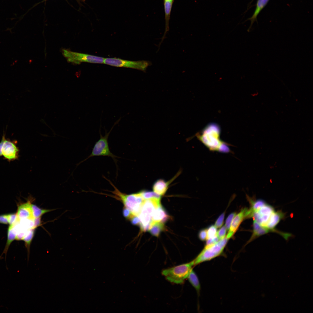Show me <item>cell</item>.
I'll return each mask as SVG.
<instances>
[{
	"instance_id": "9",
	"label": "cell",
	"mask_w": 313,
	"mask_h": 313,
	"mask_svg": "<svg viewBox=\"0 0 313 313\" xmlns=\"http://www.w3.org/2000/svg\"><path fill=\"white\" fill-rule=\"evenodd\" d=\"M2 139L3 140L2 153L4 159L9 162L18 159L19 150L17 145V140L12 141L9 138L6 139L4 131Z\"/></svg>"
},
{
	"instance_id": "29",
	"label": "cell",
	"mask_w": 313,
	"mask_h": 313,
	"mask_svg": "<svg viewBox=\"0 0 313 313\" xmlns=\"http://www.w3.org/2000/svg\"><path fill=\"white\" fill-rule=\"evenodd\" d=\"M123 215L125 218L128 219H130L135 216L133 214L130 210L125 207L123 209Z\"/></svg>"
},
{
	"instance_id": "12",
	"label": "cell",
	"mask_w": 313,
	"mask_h": 313,
	"mask_svg": "<svg viewBox=\"0 0 313 313\" xmlns=\"http://www.w3.org/2000/svg\"><path fill=\"white\" fill-rule=\"evenodd\" d=\"M31 204L30 201H28L18 207L17 213V219H34L32 215Z\"/></svg>"
},
{
	"instance_id": "3",
	"label": "cell",
	"mask_w": 313,
	"mask_h": 313,
	"mask_svg": "<svg viewBox=\"0 0 313 313\" xmlns=\"http://www.w3.org/2000/svg\"><path fill=\"white\" fill-rule=\"evenodd\" d=\"M193 266V260L189 263L163 269L161 273L170 282L181 284L188 278Z\"/></svg>"
},
{
	"instance_id": "36",
	"label": "cell",
	"mask_w": 313,
	"mask_h": 313,
	"mask_svg": "<svg viewBox=\"0 0 313 313\" xmlns=\"http://www.w3.org/2000/svg\"><path fill=\"white\" fill-rule=\"evenodd\" d=\"M83 1H85V0H83Z\"/></svg>"
},
{
	"instance_id": "10",
	"label": "cell",
	"mask_w": 313,
	"mask_h": 313,
	"mask_svg": "<svg viewBox=\"0 0 313 313\" xmlns=\"http://www.w3.org/2000/svg\"><path fill=\"white\" fill-rule=\"evenodd\" d=\"M275 211L273 207L266 203L258 210L250 213L248 218H252L253 220L265 227L272 214Z\"/></svg>"
},
{
	"instance_id": "1",
	"label": "cell",
	"mask_w": 313,
	"mask_h": 313,
	"mask_svg": "<svg viewBox=\"0 0 313 313\" xmlns=\"http://www.w3.org/2000/svg\"><path fill=\"white\" fill-rule=\"evenodd\" d=\"M219 127L214 123L207 125L196 136L198 139L210 150L228 153L230 149L227 143L220 139Z\"/></svg>"
},
{
	"instance_id": "11",
	"label": "cell",
	"mask_w": 313,
	"mask_h": 313,
	"mask_svg": "<svg viewBox=\"0 0 313 313\" xmlns=\"http://www.w3.org/2000/svg\"><path fill=\"white\" fill-rule=\"evenodd\" d=\"M248 210V209L244 208L234 217L226 236L228 239L231 237L236 232L243 219L247 218Z\"/></svg>"
},
{
	"instance_id": "4",
	"label": "cell",
	"mask_w": 313,
	"mask_h": 313,
	"mask_svg": "<svg viewBox=\"0 0 313 313\" xmlns=\"http://www.w3.org/2000/svg\"><path fill=\"white\" fill-rule=\"evenodd\" d=\"M160 199L151 198L145 200L138 216L140 226L143 231L148 230L152 223V217L155 209L160 205Z\"/></svg>"
},
{
	"instance_id": "30",
	"label": "cell",
	"mask_w": 313,
	"mask_h": 313,
	"mask_svg": "<svg viewBox=\"0 0 313 313\" xmlns=\"http://www.w3.org/2000/svg\"><path fill=\"white\" fill-rule=\"evenodd\" d=\"M199 239L204 241L207 239V229H203L200 231L198 234Z\"/></svg>"
},
{
	"instance_id": "28",
	"label": "cell",
	"mask_w": 313,
	"mask_h": 313,
	"mask_svg": "<svg viewBox=\"0 0 313 313\" xmlns=\"http://www.w3.org/2000/svg\"><path fill=\"white\" fill-rule=\"evenodd\" d=\"M8 223L10 225L13 224L17 219V214H7Z\"/></svg>"
},
{
	"instance_id": "7",
	"label": "cell",
	"mask_w": 313,
	"mask_h": 313,
	"mask_svg": "<svg viewBox=\"0 0 313 313\" xmlns=\"http://www.w3.org/2000/svg\"><path fill=\"white\" fill-rule=\"evenodd\" d=\"M62 52L63 55L68 62L74 64H79L82 62L103 63L104 58L103 57L72 52L66 49H63Z\"/></svg>"
},
{
	"instance_id": "14",
	"label": "cell",
	"mask_w": 313,
	"mask_h": 313,
	"mask_svg": "<svg viewBox=\"0 0 313 313\" xmlns=\"http://www.w3.org/2000/svg\"><path fill=\"white\" fill-rule=\"evenodd\" d=\"M173 2L167 0H164V9L165 13V28L163 36L159 46V47L165 38L167 32L169 30V22Z\"/></svg>"
},
{
	"instance_id": "19",
	"label": "cell",
	"mask_w": 313,
	"mask_h": 313,
	"mask_svg": "<svg viewBox=\"0 0 313 313\" xmlns=\"http://www.w3.org/2000/svg\"><path fill=\"white\" fill-rule=\"evenodd\" d=\"M165 230L164 223L157 222L151 224L149 230L153 236L158 237L161 232Z\"/></svg>"
},
{
	"instance_id": "5",
	"label": "cell",
	"mask_w": 313,
	"mask_h": 313,
	"mask_svg": "<svg viewBox=\"0 0 313 313\" xmlns=\"http://www.w3.org/2000/svg\"><path fill=\"white\" fill-rule=\"evenodd\" d=\"M121 119L120 118L114 123L109 132H107L105 130V134L102 136L101 133L100 129L99 130L100 138L95 143L92 149V152L90 155L84 160L81 161L77 164V166L81 163L86 160L94 156H108L111 157L116 163L117 160L116 158L117 157L113 154L109 149L108 142V138L110 134L115 125L118 123Z\"/></svg>"
},
{
	"instance_id": "24",
	"label": "cell",
	"mask_w": 313,
	"mask_h": 313,
	"mask_svg": "<svg viewBox=\"0 0 313 313\" xmlns=\"http://www.w3.org/2000/svg\"><path fill=\"white\" fill-rule=\"evenodd\" d=\"M217 232V228L214 225L210 226L207 229V239L212 238L216 236Z\"/></svg>"
},
{
	"instance_id": "32",
	"label": "cell",
	"mask_w": 313,
	"mask_h": 313,
	"mask_svg": "<svg viewBox=\"0 0 313 313\" xmlns=\"http://www.w3.org/2000/svg\"><path fill=\"white\" fill-rule=\"evenodd\" d=\"M131 222L133 225H139L140 223L139 219L137 216H134L130 219Z\"/></svg>"
},
{
	"instance_id": "25",
	"label": "cell",
	"mask_w": 313,
	"mask_h": 313,
	"mask_svg": "<svg viewBox=\"0 0 313 313\" xmlns=\"http://www.w3.org/2000/svg\"><path fill=\"white\" fill-rule=\"evenodd\" d=\"M236 214L235 212L232 213L230 214L227 218L225 221V225L227 230H228L229 229L232 221Z\"/></svg>"
},
{
	"instance_id": "23",
	"label": "cell",
	"mask_w": 313,
	"mask_h": 313,
	"mask_svg": "<svg viewBox=\"0 0 313 313\" xmlns=\"http://www.w3.org/2000/svg\"><path fill=\"white\" fill-rule=\"evenodd\" d=\"M140 192L145 200L153 198L160 199L161 196L154 192L143 190L140 191Z\"/></svg>"
},
{
	"instance_id": "26",
	"label": "cell",
	"mask_w": 313,
	"mask_h": 313,
	"mask_svg": "<svg viewBox=\"0 0 313 313\" xmlns=\"http://www.w3.org/2000/svg\"><path fill=\"white\" fill-rule=\"evenodd\" d=\"M227 229L225 225L222 227L217 232L216 235L219 240L222 239L225 237Z\"/></svg>"
},
{
	"instance_id": "17",
	"label": "cell",
	"mask_w": 313,
	"mask_h": 313,
	"mask_svg": "<svg viewBox=\"0 0 313 313\" xmlns=\"http://www.w3.org/2000/svg\"><path fill=\"white\" fill-rule=\"evenodd\" d=\"M169 184V182H166L162 179L156 181L153 186V192L158 195L161 196L166 192Z\"/></svg>"
},
{
	"instance_id": "8",
	"label": "cell",
	"mask_w": 313,
	"mask_h": 313,
	"mask_svg": "<svg viewBox=\"0 0 313 313\" xmlns=\"http://www.w3.org/2000/svg\"><path fill=\"white\" fill-rule=\"evenodd\" d=\"M103 63L114 66L136 69L145 72L151 64L147 61H133L115 58H104Z\"/></svg>"
},
{
	"instance_id": "2",
	"label": "cell",
	"mask_w": 313,
	"mask_h": 313,
	"mask_svg": "<svg viewBox=\"0 0 313 313\" xmlns=\"http://www.w3.org/2000/svg\"><path fill=\"white\" fill-rule=\"evenodd\" d=\"M104 178L106 179L105 177ZM114 188L112 192L118 199H120L124 204L135 216L139 214L145 200L143 198L140 191L135 193L126 194L122 193L109 180L106 178Z\"/></svg>"
},
{
	"instance_id": "34",
	"label": "cell",
	"mask_w": 313,
	"mask_h": 313,
	"mask_svg": "<svg viewBox=\"0 0 313 313\" xmlns=\"http://www.w3.org/2000/svg\"><path fill=\"white\" fill-rule=\"evenodd\" d=\"M3 144V140L1 139V141L0 142V156H2V149Z\"/></svg>"
},
{
	"instance_id": "15",
	"label": "cell",
	"mask_w": 313,
	"mask_h": 313,
	"mask_svg": "<svg viewBox=\"0 0 313 313\" xmlns=\"http://www.w3.org/2000/svg\"><path fill=\"white\" fill-rule=\"evenodd\" d=\"M170 218V216L160 204L155 209L153 213L152 223L157 222H161L164 223L168 220Z\"/></svg>"
},
{
	"instance_id": "18",
	"label": "cell",
	"mask_w": 313,
	"mask_h": 313,
	"mask_svg": "<svg viewBox=\"0 0 313 313\" xmlns=\"http://www.w3.org/2000/svg\"><path fill=\"white\" fill-rule=\"evenodd\" d=\"M17 232L13 224L10 225L9 227L8 231L7 240L6 246L1 255L0 256V259L2 255L4 254L5 255V261L6 259V255L7 251L10 245L12 242L16 239Z\"/></svg>"
},
{
	"instance_id": "13",
	"label": "cell",
	"mask_w": 313,
	"mask_h": 313,
	"mask_svg": "<svg viewBox=\"0 0 313 313\" xmlns=\"http://www.w3.org/2000/svg\"><path fill=\"white\" fill-rule=\"evenodd\" d=\"M253 233L248 241L247 244L258 237L270 232H274L273 231L261 225L254 220L253 221Z\"/></svg>"
},
{
	"instance_id": "33",
	"label": "cell",
	"mask_w": 313,
	"mask_h": 313,
	"mask_svg": "<svg viewBox=\"0 0 313 313\" xmlns=\"http://www.w3.org/2000/svg\"><path fill=\"white\" fill-rule=\"evenodd\" d=\"M0 223L6 224L8 223L7 214L0 215Z\"/></svg>"
},
{
	"instance_id": "20",
	"label": "cell",
	"mask_w": 313,
	"mask_h": 313,
	"mask_svg": "<svg viewBox=\"0 0 313 313\" xmlns=\"http://www.w3.org/2000/svg\"><path fill=\"white\" fill-rule=\"evenodd\" d=\"M187 278L198 293L199 292L201 289L200 283L198 276L193 269L191 270Z\"/></svg>"
},
{
	"instance_id": "6",
	"label": "cell",
	"mask_w": 313,
	"mask_h": 313,
	"mask_svg": "<svg viewBox=\"0 0 313 313\" xmlns=\"http://www.w3.org/2000/svg\"><path fill=\"white\" fill-rule=\"evenodd\" d=\"M228 240L225 237L219 240L213 245L205 246L202 251L193 260L194 265L210 260L219 256L223 251Z\"/></svg>"
},
{
	"instance_id": "21",
	"label": "cell",
	"mask_w": 313,
	"mask_h": 313,
	"mask_svg": "<svg viewBox=\"0 0 313 313\" xmlns=\"http://www.w3.org/2000/svg\"><path fill=\"white\" fill-rule=\"evenodd\" d=\"M35 229L34 228H32L29 230L23 240L25 242V246L27 248L28 260L29 259L30 246L34 235Z\"/></svg>"
},
{
	"instance_id": "22",
	"label": "cell",
	"mask_w": 313,
	"mask_h": 313,
	"mask_svg": "<svg viewBox=\"0 0 313 313\" xmlns=\"http://www.w3.org/2000/svg\"><path fill=\"white\" fill-rule=\"evenodd\" d=\"M33 216L34 218L41 217L44 214L50 211L51 210L43 209L36 205L31 204Z\"/></svg>"
},
{
	"instance_id": "31",
	"label": "cell",
	"mask_w": 313,
	"mask_h": 313,
	"mask_svg": "<svg viewBox=\"0 0 313 313\" xmlns=\"http://www.w3.org/2000/svg\"><path fill=\"white\" fill-rule=\"evenodd\" d=\"M219 240L217 236L214 238L207 239L205 246H208L213 245L216 243Z\"/></svg>"
},
{
	"instance_id": "35",
	"label": "cell",
	"mask_w": 313,
	"mask_h": 313,
	"mask_svg": "<svg viewBox=\"0 0 313 313\" xmlns=\"http://www.w3.org/2000/svg\"><path fill=\"white\" fill-rule=\"evenodd\" d=\"M168 0V1H172L173 2H174V0Z\"/></svg>"
},
{
	"instance_id": "16",
	"label": "cell",
	"mask_w": 313,
	"mask_h": 313,
	"mask_svg": "<svg viewBox=\"0 0 313 313\" xmlns=\"http://www.w3.org/2000/svg\"><path fill=\"white\" fill-rule=\"evenodd\" d=\"M270 0H257L256 2V8L252 15L250 18L248 19L247 20L251 21V24L248 29L249 31L251 28L253 23L257 21V17L262 10L265 6Z\"/></svg>"
},
{
	"instance_id": "27",
	"label": "cell",
	"mask_w": 313,
	"mask_h": 313,
	"mask_svg": "<svg viewBox=\"0 0 313 313\" xmlns=\"http://www.w3.org/2000/svg\"><path fill=\"white\" fill-rule=\"evenodd\" d=\"M225 212L222 213L216 221L214 226L217 228L221 227L222 225L225 217Z\"/></svg>"
}]
</instances>
